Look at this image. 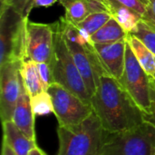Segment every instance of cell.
<instances>
[{"instance_id":"2","label":"cell","mask_w":155,"mask_h":155,"mask_svg":"<svg viewBox=\"0 0 155 155\" xmlns=\"http://www.w3.org/2000/svg\"><path fill=\"white\" fill-rule=\"evenodd\" d=\"M105 133L94 113L78 125L58 126L57 155H101Z\"/></svg>"},{"instance_id":"17","label":"cell","mask_w":155,"mask_h":155,"mask_svg":"<svg viewBox=\"0 0 155 155\" xmlns=\"http://www.w3.org/2000/svg\"><path fill=\"white\" fill-rule=\"evenodd\" d=\"M58 3L64 8V18L74 25L82 22L89 15L83 0H58Z\"/></svg>"},{"instance_id":"30","label":"cell","mask_w":155,"mask_h":155,"mask_svg":"<svg viewBox=\"0 0 155 155\" xmlns=\"http://www.w3.org/2000/svg\"><path fill=\"white\" fill-rule=\"evenodd\" d=\"M152 78V80H153V84H154V85H155V74H154V75H153V77H151Z\"/></svg>"},{"instance_id":"9","label":"cell","mask_w":155,"mask_h":155,"mask_svg":"<svg viewBox=\"0 0 155 155\" xmlns=\"http://www.w3.org/2000/svg\"><path fill=\"white\" fill-rule=\"evenodd\" d=\"M21 62H7L0 65V116L2 123L12 121L23 82Z\"/></svg>"},{"instance_id":"8","label":"cell","mask_w":155,"mask_h":155,"mask_svg":"<svg viewBox=\"0 0 155 155\" xmlns=\"http://www.w3.org/2000/svg\"><path fill=\"white\" fill-rule=\"evenodd\" d=\"M55 22L53 24L35 23L28 19L26 24L27 58L36 63L53 64L54 54Z\"/></svg>"},{"instance_id":"3","label":"cell","mask_w":155,"mask_h":155,"mask_svg":"<svg viewBox=\"0 0 155 155\" xmlns=\"http://www.w3.org/2000/svg\"><path fill=\"white\" fill-rule=\"evenodd\" d=\"M24 16L11 6L1 4L0 13V65L7 62L28 60L26 24Z\"/></svg>"},{"instance_id":"18","label":"cell","mask_w":155,"mask_h":155,"mask_svg":"<svg viewBox=\"0 0 155 155\" xmlns=\"http://www.w3.org/2000/svg\"><path fill=\"white\" fill-rule=\"evenodd\" d=\"M110 13H95L86 16L82 22L74 25L77 28L86 31L91 36L96 33L101 27H103L111 18Z\"/></svg>"},{"instance_id":"20","label":"cell","mask_w":155,"mask_h":155,"mask_svg":"<svg viewBox=\"0 0 155 155\" xmlns=\"http://www.w3.org/2000/svg\"><path fill=\"white\" fill-rule=\"evenodd\" d=\"M30 104L35 116H44L54 113L53 101L47 91L30 97Z\"/></svg>"},{"instance_id":"15","label":"cell","mask_w":155,"mask_h":155,"mask_svg":"<svg viewBox=\"0 0 155 155\" xmlns=\"http://www.w3.org/2000/svg\"><path fill=\"white\" fill-rule=\"evenodd\" d=\"M126 42L129 44L135 57L141 64L149 77H153L155 74V54L137 37L128 34Z\"/></svg>"},{"instance_id":"11","label":"cell","mask_w":155,"mask_h":155,"mask_svg":"<svg viewBox=\"0 0 155 155\" xmlns=\"http://www.w3.org/2000/svg\"><path fill=\"white\" fill-rule=\"evenodd\" d=\"M12 121L29 139L35 141V114L32 111L30 96L26 93L24 84L14 111Z\"/></svg>"},{"instance_id":"27","label":"cell","mask_w":155,"mask_h":155,"mask_svg":"<svg viewBox=\"0 0 155 155\" xmlns=\"http://www.w3.org/2000/svg\"><path fill=\"white\" fill-rule=\"evenodd\" d=\"M143 120L155 127V102L153 104L151 111L148 114H143Z\"/></svg>"},{"instance_id":"26","label":"cell","mask_w":155,"mask_h":155,"mask_svg":"<svg viewBox=\"0 0 155 155\" xmlns=\"http://www.w3.org/2000/svg\"><path fill=\"white\" fill-rule=\"evenodd\" d=\"M142 19L151 23L155 26V0L149 1V3L147 5L146 12Z\"/></svg>"},{"instance_id":"4","label":"cell","mask_w":155,"mask_h":155,"mask_svg":"<svg viewBox=\"0 0 155 155\" xmlns=\"http://www.w3.org/2000/svg\"><path fill=\"white\" fill-rule=\"evenodd\" d=\"M155 127L147 122L121 132L105 133L101 155H153Z\"/></svg>"},{"instance_id":"13","label":"cell","mask_w":155,"mask_h":155,"mask_svg":"<svg viewBox=\"0 0 155 155\" xmlns=\"http://www.w3.org/2000/svg\"><path fill=\"white\" fill-rule=\"evenodd\" d=\"M20 75L24 87L30 97L45 91L39 74L36 62L30 59L21 62Z\"/></svg>"},{"instance_id":"29","label":"cell","mask_w":155,"mask_h":155,"mask_svg":"<svg viewBox=\"0 0 155 155\" xmlns=\"http://www.w3.org/2000/svg\"><path fill=\"white\" fill-rule=\"evenodd\" d=\"M30 155H47L42 149H40L38 146H35L30 153Z\"/></svg>"},{"instance_id":"1","label":"cell","mask_w":155,"mask_h":155,"mask_svg":"<svg viewBox=\"0 0 155 155\" xmlns=\"http://www.w3.org/2000/svg\"><path fill=\"white\" fill-rule=\"evenodd\" d=\"M91 105L107 133L128 130L142 124L143 113L121 83L108 75L99 78Z\"/></svg>"},{"instance_id":"24","label":"cell","mask_w":155,"mask_h":155,"mask_svg":"<svg viewBox=\"0 0 155 155\" xmlns=\"http://www.w3.org/2000/svg\"><path fill=\"white\" fill-rule=\"evenodd\" d=\"M31 1L32 0H1V4H5L8 6H11L18 14L26 16L25 12Z\"/></svg>"},{"instance_id":"23","label":"cell","mask_w":155,"mask_h":155,"mask_svg":"<svg viewBox=\"0 0 155 155\" xmlns=\"http://www.w3.org/2000/svg\"><path fill=\"white\" fill-rule=\"evenodd\" d=\"M89 15L95 13H110L109 6L104 0H83ZM111 14V13H110Z\"/></svg>"},{"instance_id":"21","label":"cell","mask_w":155,"mask_h":155,"mask_svg":"<svg viewBox=\"0 0 155 155\" xmlns=\"http://www.w3.org/2000/svg\"><path fill=\"white\" fill-rule=\"evenodd\" d=\"M37 66L45 90L47 91L48 87L54 83L52 64L48 63H37Z\"/></svg>"},{"instance_id":"5","label":"cell","mask_w":155,"mask_h":155,"mask_svg":"<svg viewBox=\"0 0 155 155\" xmlns=\"http://www.w3.org/2000/svg\"><path fill=\"white\" fill-rule=\"evenodd\" d=\"M55 27L54 54L52 64L54 83L64 86L85 103L91 104V95L66 45L58 21L55 22Z\"/></svg>"},{"instance_id":"14","label":"cell","mask_w":155,"mask_h":155,"mask_svg":"<svg viewBox=\"0 0 155 155\" xmlns=\"http://www.w3.org/2000/svg\"><path fill=\"white\" fill-rule=\"evenodd\" d=\"M104 1L107 3L109 6L112 16L120 24V25L124 28V30L127 34L132 33L136 28L142 17L132 9L114 0H104Z\"/></svg>"},{"instance_id":"28","label":"cell","mask_w":155,"mask_h":155,"mask_svg":"<svg viewBox=\"0 0 155 155\" xmlns=\"http://www.w3.org/2000/svg\"><path fill=\"white\" fill-rule=\"evenodd\" d=\"M2 155H16L15 153L11 149L10 146H8L6 143H3L2 146Z\"/></svg>"},{"instance_id":"31","label":"cell","mask_w":155,"mask_h":155,"mask_svg":"<svg viewBox=\"0 0 155 155\" xmlns=\"http://www.w3.org/2000/svg\"><path fill=\"white\" fill-rule=\"evenodd\" d=\"M143 1H144V2H145L147 5H148V3H149V1H150V0H143Z\"/></svg>"},{"instance_id":"22","label":"cell","mask_w":155,"mask_h":155,"mask_svg":"<svg viewBox=\"0 0 155 155\" xmlns=\"http://www.w3.org/2000/svg\"><path fill=\"white\" fill-rule=\"evenodd\" d=\"M134 11L142 18L144 15L147 8V4L143 0H114Z\"/></svg>"},{"instance_id":"25","label":"cell","mask_w":155,"mask_h":155,"mask_svg":"<svg viewBox=\"0 0 155 155\" xmlns=\"http://www.w3.org/2000/svg\"><path fill=\"white\" fill-rule=\"evenodd\" d=\"M58 0H32L27 7V10L25 12V15L29 16L30 12L36 7H51L55 3H57Z\"/></svg>"},{"instance_id":"32","label":"cell","mask_w":155,"mask_h":155,"mask_svg":"<svg viewBox=\"0 0 155 155\" xmlns=\"http://www.w3.org/2000/svg\"><path fill=\"white\" fill-rule=\"evenodd\" d=\"M153 155H155V152H154V153H153Z\"/></svg>"},{"instance_id":"12","label":"cell","mask_w":155,"mask_h":155,"mask_svg":"<svg viewBox=\"0 0 155 155\" xmlns=\"http://www.w3.org/2000/svg\"><path fill=\"white\" fill-rule=\"evenodd\" d=\"M3 124V143H6L16 155H30L31 151L37 146L35 141L29 139L21 132L13 121Z\"/></svg>"},{"instance_id":"10","label":"cell","mask_w":155,"mask_h":155,"mask_svg":"<svg viewBox=\"0 0 155 155\" xmlns=\"http://www.w3.org/2000/svg\"><path fill=\"white\" fill-rule=\"evenodd\" d=\"M94 46L107 74L119 81L124 71L126 40L113 44H94Z\"/></svg>"},{"instance_id":"7","label":"cell","mask_w":155,"mask_h":155,"mask_svg":"<svg viewBox=\"0 0 155 155\" xmlns=\"http://www.w3.org/2000/svg\"><path fill=\"white\" fill-rule=\"evenodd\" d=\"M47 92L51 95L58 126L70 127L82 124L94 113L91 104H87L80 97L57 83L51 84Z\"/></svg>"},{"instance_id":"6","label":"cell","mask_w":155,"mask_h":155,"mask_svg":"<svg viewBox=\"0 0 155 155\" xmlns=\"http://www.w3.org/2000/svg\"><path fill=\"white\" fill-rule=\"evenodd\" d=\"M143 114H148L153 106L151 77L148 76L126 42L125 64L122 78L119 80Z\"/></svg>"},{"instance_id":"16","label":"cell","mask_w":155,"mask_h":155,"mask_svg":"<svg viewBox=\"0 0 155 155\" xmlns=\"http://www.w3.org/2000/svg\"><path fill=\"white\" fill-rule=\"evenodd\" d=\"M128 34L120 24L112 17L103 27H101L91 37L94 44H113L118 41L126 40Z\"/></svg>"},{"instance_id":"19","label":"cell","mask_w":155,"mask_h":155,"mask_svg":"<svg viewBox=\"0 0 155 155\" xmlns=\"http://www.w3.org/2000/svg\"><path fill=\"white\" fill-rule=\"evenodd\" d=\"M130 34L140 39L155 54V26L141 19L136 28Z\"/></svg>"}]
</instances>
